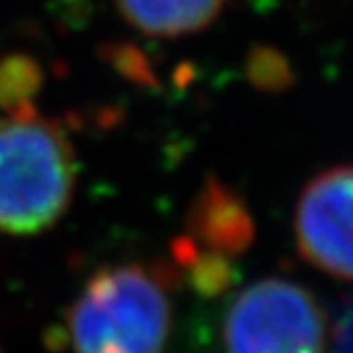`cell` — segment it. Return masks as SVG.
<instances>
[{
  "instance_id": "1",
  "label": "cell",
  "mask_w": 353,
  "mask_h": 353,
  "mask_svg": "<svg viewBox=\"0 0 353 353\" xmlns=\"http://www.w3.org/2000/svg\"><path fill=\"white\" fill-rule=\"evenodd\" d=\"M79 163L65 129L39 110L0 117V232L39 234L72 204Z\"/></svg>"
},
{
  "instance_id": "2",
  "label": "cell",
  "mask_w": 353,
  "mask_h": 353,
  "mask_svg": "<svg viewBox=\"0 0 353 353\" xmlns=\"http://www.w3.org/2000/svg\"><path fill=\"white\" fill-rule=\"evenodd\" d=\"M172 326L170 285L161 268L105 266L85 282L67 316L74 353H163Z\"/></svg>"
},
{
  "instance_id": "3",
  "label": "cell",
  "mask_w": 353,
  "mask_h": 353,
  "mask_svg": "<svg viewBox=\"0 0 353 353\" xmlns=\"http://www.w3.org/2000/svg\"><path fill=\"white\" fill-rule=\"evenodd\" d=\"M326 342L323 307L299 282H250L225 310V353H326Z\"/></svg>"
},
{
  "instance_id": "4",
  "label": "cell",
  "mask_w": 353,
  "mask_h": 353,
  "mask_svg": "<svg viewBox=\"0 0 353 353\" xmlns=\"http://www.w3.org/2000/svg\"><path fill=\"white\" fill-rule=\"evenodd\" d=\"M255 234L250 211L234 190L209 181L188 216V232L174 245V259L202 292H221L234 275L232 257L248 248Z\"/></svg>"
},
{
  "instance_id": "5",
  "label": "cell",
  "mask_w": 353,
  "mask_h": 353,
  "mask_svg": "<svg viewBox=\"0 0 353 353\" xmlns=\"http://www.w3.org/2000/svg\"><path fill=\"white\" fill-rule=\"evenodd\" d=\"M294 236L303 259L337 280H353V165L307 181L296 202Z\"/></svg>"
},
{
  "instance_id": "6",
  "label": "cell",
  "mask_w": 353,
  "mask_h": 353,
  "mask_svg": "<svg viewBox=\"0 0 353 353\" xmlns=\"http://www.w3.org/2000/svg\"><path fill=\"white\" fill-rule=\"evenodd\" d=\"M225 0H115L131 28L150 37H183L200 32L218 19Z\"/></svg>"
},
{
  "instance_id": "7",
  "label": "cell",
  "mask_w": 353,
  "mask_h": 353,
  "mask_svg": "<svg viewBox=\"0 0 353 353\" xmlns=\"http://www.w3.org/2000/svg\"><path fill=\"white\" fill-rule=\"evenodd\" d=\"M44 74L37 60L26 53H10L0 58V110L3 115L37 110V94Z\"/></svg>"
},
{
  "instance_id": "8",
  "label": "cell",
  "mask_w": 353,
  "mask_h": 353,
  "mask_svg": "<svg viewBox=\"0 0 353 353\" xmlns=\"http://www.w3.org/2000/svg\"><path fill=\"white\" fill-rule=\"evenodd\" d=\"M330 353H353V296L342 307L340 316H337Z\"/></svg>"
}]
</instances>
